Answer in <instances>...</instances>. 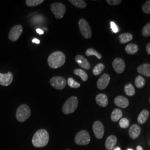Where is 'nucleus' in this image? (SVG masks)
Returning a JSON list of instances; mask_svg holds the SVG:
<instances>
[{
  "instance_id": "obj_1",
  "label": "nucleus",
  "mask_w": 150,
  "mask_h": 150,
  "mask_svg": "<svg viewBox=\"0 0 150 150\" xmlns=\"http://www.w3.org/2000/svg\"><path fill=\"white\" fill-rule=\"evenodd\" d=\"M49 134L48 132L44 129L38 130L32 137L33 145L36 147H43L48 144Z\"/></svg>"
},
{
  "instance_id": "obj_2",
  "label": "nucleus",
  "mask_w": 150,
  "mask_h": 150,
  "mask_svg": "<svg viewBox=\"0 0 150 150\" xmlns=\"http://www.w3.org/2000/svg\"><path fill=\"white\" fill-rule=\"evenodd\" d=\"M66 57L64 54L61 51H55L48 56L47 62L49 66L54 69L62 66L65 63Z\"/></svg>"
},
{
  "instance_id": "obj_3",
  "label": "nucleus",
  "mask_w": 150,
  "mask_h": 150,
  "mask_svg": "<svg viewBox=\"0 0 150 150\" xmlns=\"http://www.w3.org/2000/svg\"><path fill=\"white\" fill-rule=\"evenodd\" d=\"M79 101L77 97L71 96L67 100L62 107V111L64 114H70L75 112L78 107Z\"/></svg>"
},
{
  "instance_id": "obj_4",
  "label": "nucleus",
  "mask_w": 150,
  "mask_h": 150,
  "mask_svg": "<svg viewBox=\"0 0 150 150\" xmlns=\"http://www.w3.org/2000/svg\"><path fill=\"white\" fill-rule=\"evenodd\" d=\"M31 115V110L26 104H23L18 107L16 112V119L20 122L26 121Z\"/></svg>"
},
{
  "instance_id": "obj_5",
  "label": "nucleus",
  "mask_w": 150,
  "mask_h": 150,
  "mask_svg": "<svg viewBox=\"0 0 150 150\" xmlns=\"http://www.w3.org/2000/svg\"><path fill=\"white\" fill-rule=\"evenodd\" d=\"M50 8L55 17L57 19L62 18L66 11V8L64 4L59 2H55L51 4Z\"/></svg>"
},
{
  "instance_id": "obj_6",
  "label": "nucleus",
  "mask_w": 150,
  "mask_h": 150,
  "mask_svg": "<svg viewBox=\"0 0 150 150\" xmlns=\"http://www.w3.org/2000/svg\"><path fill=\"white\" fill-rule=\"evenodd\" d=\"M90 141V136L86 130L81 131L76 134L75 137V143L78 145H88Z\"/></svg>"
},
{
  "instance_id": "obj_7",
  "label": "nucleus",
  "mask_w": 150,
  "mask_h": 150,
  "mask_svg": "<svg viewBox=\"0 0 150 150\" xmlns=\"http://www.w3.org/2000/svg\"><path fill=\"white\" fill-rule=\"evenodd\" d=\"M79 26L80 28L81 33L83 37L88 39L92 36L91 28L86 20L81 18L79 22Z\"/></svg>"
},
{
  "instance_id": "obj_8",
  "label": "nucleus",
  "mask_w": 150,
  "mask_h": 150,
  "mask_svg": "<svg viewBox=\"0 0 150 150\" xmlns=\"http://www.w3.org/2000/svg\"><path fill=\"white\" fill-rule=\"evenodd\" d=\"M50 82L54 88L59 90L64 89L67 84L66 79L61 76H54L51 79Z\"/></svg>"
},
{
  "instance_id": "obj_9",
  "label": "nucleus",
  "mask_w": 150,
  "mask_h": 150,
  "mask_svg": "<svg viewBox=\"0 0 150 150\" xmlns=\"http://www.w3.org/2000/svg\"><path fill=\"white\" fill-rule=\"evenodd\" d=\"M22 32L23 27L21 25H18L14 26L13 27L11 28V30L9 33V39L11 41H16L20 37Z\"/></svg>"
},
{
  "instance_id": "obj_10",
  "label": "nucleus",
  "mask_w": 150,
  "mask_h": 150,
  "mask_svg": "<svg viewBox=\"0 0 150 150\" xmlns=\"http://www.w3.org/2000/svg\"><path fill=\"white\" fill-rule=\"evenodd\" d=\"M92 129L97 139H102L104 134V126L102 122L100 121H95L93 125Z\"/></svg>"
},
{
  "instance_id": "obj_11",
  "label": "nucleus",
  "mask_w": 150,
  "mask_h": 150,
  "mask_svg": "<svg viewBox=\"0 0 150 150\" xmlns=\"http://www.w3.org/2000/svg\"><path fill=\"white\" fill-rule=\"evenodd\" d=\"M112 66L115 71L119 74L123 73L125 69V63L121 58H116L113 60Z\"/></svg>"
},
{
  "instance_id": "obj_12",
  "label": "nucleus",
  "mask_w": 150,
  "mask_h": 150,
  "mask_svg": "<svg viewBox=\"0 0 150 150\" xmlns=\"http://www.w3.org/2000/svg\"><path fill=\"white\" fill-rule=\"evenodd\" d=\"M110 81V77L109 75L107 74H105L102 75L97 82V86L100 90H104L105 89L109 84Z\"/></svg>"
},
{
  "instance_id": "obj_13",
  "label": "nucleus",
  "mask_w": 150,
  "mask_h": 150,
  "mask_svg": "<svg viewBox=\"0 0 150 150\" xmlns=\"http://www.w3.org/2000/svg\"><path fill=\"white\" fill-rule=\"evenodd\" d=\"M13 75L11 72L7 74L0 73V85L2 86H9L13 81Z\"/></svg>"
},
{
  "instance_id": "obj_14",
  "label": "nucleus",
  "mask_w": 150,
  "mask_h": 150,
  "mask_svg": "<svg viewBox=\"0 0 150 150\" xmlns=\"http://www.w3.org/2000/svg\"><path fill=\"white\" fill-rule=\"evenodd\" d=\"M75 61L82 68L87 70L90 69V64L84 56L78 54L75 57Z\"/></svg>"
},
{
  "instance_id": "obj_15",
  "label": "nucleus",
  "mask_w": 150,
  "mask_h": 150,
  "mask_svg": "<svg viewBox=\"0 0 150 150\" xmlns=\"http://www.w3.org/2000/svg\"><path fill=\"white\" fill-rule=\"evenodd\" d=\"M115 104L119 107L125 108L128 107L129 105V101L128 99L125 97L122 96H117L114 100Z\"/></svg>"
},
{
  "instance_id": "obj_16",
  "label": "nucleus",
  "mask_w": 150,
  "mask_h": 150,
  "mask_svg": "<svg viewBox=\"0 0 150 150\" xmlns=\"http://www.w3.org/2000/svg\"><path fill=\"white\" fill-rule=\"evenodd\" d=\"M129 135L132 139H136L141 133V128L137 124L132 125L129 129Z\"/></svg>"
},
{
  "instance_id": "obj_17",
  "label": "nucleus",
  "mask_w": 150,
  "mask_h": 150,
  "mask_svg": "<svg viewBox=\"0 0 150 150\" xmlns=\"http://www.w3.org/2000/svg\"><path fill=\"white\" fill-rule=\"evenodd\" d=\"M117 138L114 135H111L107 137L105 142V147L107 150H113L117 143Z\"/></svg>"
},
{
  "instance_id": "obj_18",
  "label": "nucleus",
  "mask_w": 150,
  "mask_h": 150,
  "mask_svg": "<svg viewBox=\"0 0 150 150\" xmlns=\"http://www.w3.org/2000/svg\"><path fill=\"white\" fill-rule=\"evenodd\" d=\"M96 103L101 107H106L108 103L107 96L103 93H100L96 97Z\"/></svg>"
},
{
  "instance_id": "obj_19",
  "label": "nucleus",
  "mask_w": 150,
  "mask_h": 150,
  "mask_svg": "<svg viewBox=\"0 0 150 150\" xmlns=\"http://www.w3.org/2000/svg\"><path fill=\"white\" fill-rule=\"evenodd\" d=\"M137 71L141 75L147 77H150V64H141L137 67Z\"/></svg>"
},
{
  "instance_id": "obj_20",
  "label": "nucleus",
  "mask_w": 150,
  "mask_h": 150,
  "mask_svg": "<svg viewBox=\"0 0 150 150\" xmlns=\"http://www.w3.org/2000/svg\"><path fill=\"white\" fill-rule=\"evenodd\" d=\"M118 38L120 42L124 44L131 41L133 39V36L131 33H123L119 35Z\"/></svg>"
},
{
  "instance_id": "obj_21",
  "label": "nucleus",
  "mask_w": 150,
  "mask_h": 150,
  "mask_svg": "<svg viewBox=\"0 0 150 150\" xmlns=\"http://www.w3.org/2000/svg\"><path fill=\"white\" fill-rule=\"evenodd\" d=\"M149 111L147 110H144L141 112L139 113V115L137 118V121L139 124H144L145 123L147 118L149 116Z\"/></svg>"
},
{
  "instance_id": "obj_22",
  "label": "nucleus",
  "mask_w": 150,
  "mask_h": 150,
  "mask_svg": "<svg viewBox=\"0 0 150 150\" xmlns=\"http://www.w3.org/2000/svg\"><path fill=\"white\" fill-rule=\"evenodd\" d=\"M125 51L129 54H134L138 52L139 47L134 43H129L126 46Z\"/></svg>"
},
{
  "instance_id": "obj_23",
  "label": "nucleus",
  "mask_w": 150,
  "mask_h": 150,
  "mask_svg": "<svg viewBox=\"0 0 150 150\" xmlns=\"http://www.w3.org/2000/svg\"><path fill=\"white\" fill-rule=\"evenodd\" d=\"M122 117V112L119 108L115 109L111 113V118L113 122H117Z\"/></svg>"
},
{
  "instance_id": "obj_24",
  "label": "nucleus",
  "mask_w": 150,
  "mask_h": 150,
  "mask_svg": "<svg viewBox=\"0 0 150 150\" xmlns=\"http://www.w3.org/2000/svg\"><path fill=\"white\" fill-rule=\"evenodd\" d=\"M125 92L129 96H132L135 94L134 87L131 83H127L125 86Z\"/></svg>"
},
{
  "instance_id": "obj_25",
  "label": "nucleus",
  "mask_w": 150,
  "mask_h": 150,
  "mask_svg": "<svg viewBox=\"0 0 150 150\" xmlns=\"http://www.w3.org/2000/svg\"><path fill=\"white\" fill-rule=\"evenodd\" d=\"M69 2L75 7L80 8H84L87 6L85 1L83 0H70Z\"/></svg>"
},
{
  "instance_id": "obj_26",
  "label": "nucleus",
  "mask_w": 150,
  "mask_h": 150,
  "mask_svg": "<svg viewBox=\"0 0 150 150\" xmlns=\"http://www.w3.org/2000/svg\"><path fill=\"white\" fill-rule=\"evenodd\" d=\"M74 74L81 77L83 81H86L88 79V75L84 70L81 69H76L74 70Z\"/></svg>"
},
{
  "instance_id": "obj_27",
  "label": "nucleus",
  "mask_w": 150,
  "mask_h": 150,
  "mask_svg": "<svg viewBox=\"0 0 150 150\" xmlns=\"http://www.w3.org/2000/svg\"><path fill=\"white\" fill-rule=\"evenodd\" d=\"M135 85L136 86L139 88H141L144 87L145 85V80L144 78H143L141 76H137L136 77L135 79Z\"/></svg>"
},
{
  "instance_id": "obj_28",
  "label": "nucleus",
  "mask_w": 150,
  "mask_h": 150,
  "mask_svg": "<svg viewBox=\"0 0 150 150\" xmlns=\"http://www.w3.org/2000/svg\"><path fill=\"white\" fill-rule=\"evenodd\" d=\"M86 55L87 56H95L97 57L98 59H101L102 55L99 54L97 51L94 50L93 48H88L86 50Z\"/></svg>"
},
{
  "instance_id": "obj_29",
  "label": "nucleus",
  "mask_w": 150,
  "mask_h": 150,
  "mask_svg": "<svg viewBox=\"0 0 150 150\" xmlns=\"http://www.w3.org/2000/svg\"><path fill=\"white\" fill-rule=\"evenodd\" d=\"M105 69V65L103 64H98L93 68L92 72L95 76H98L101 74L102 71Z\"/></svg>"
},
{
  "instance_id": "obj_30",
  "label": "nucleus",
  "mask_w": 150,
  "mask_h": 150,
  "mask_svg": "<svg viewBox=\"0 0 150 150\" xmlns=\"http://www.w3.org/2000/svg\"><path fill=\"white\" fill-rule=\"evenodd\" d=\"M43 2V0H27L26 4L29 7H34L42 4Z\"/></svg>"
},
{
  "instance_id": "obj_31",
  "label": "nucleus",
  "mask_w": 150,
  "mask_h": 150,
  "mask_svg": "<svg viewBox=\"0 0 150 150\" xmlns=\"http://www.w3.org/2000/svg\"><path fill=\"white\" fill-rule=\"evenodd\" d=\"M67 84L69 85V86L71 87V88H78L80 87V84L79 83H78L77 82H76V81L74 80L72 78L70 77L67 80Z\"/></svg>"
},
{
  "instance_id": "obj_32",
  "label": "nucleus",
  "mask_w": 150,
  "mask_h": 150,
  "mask_svg": "<svg viewBox=\"0 0 150 150\" xmlns=\"http://www.w3.org/2000/svg\"><path fill=\"white\" fill-rule=\"evenodd\" d=\"M129 125V120L126 118H121L119 122V125L122 129H126L128 127Z\"/></svg>"
},
{
  "instance_id": "obj_33",
  "label": "nucleus",
  "mask_w": 150,
  "mask_h": 150,
  "mask_svg": "<svg viewBox=\"0 0 150 150\" xmlns=\"http://www.w3.org/2000/svg\"><path fill=\"white\" fill-rule=\"evenodd\" d=\"M142 34L144 37H149L150 36V23H147L143 28Z\"/></svg>"
},
{
  "instance_id": "obj_34",
  "label": "nucleus",
  "mask_w": 150,
  "mask_h": 150,
  "mask_svg": "<svg viewBox=\"0 0 150 150\" xmlns=\"http://www.w3.org/2000/svg\"><path fill=\"white\" fill-rule=\"evenodd\" d=\"M142 10L146 14L150 13V0L147 1L142 6Z\"/></svg>"
},
{
  "instance_id": "obj_35",
  "label": "nucleus",
  "mask_w": 150,
  "mask_h": 150,
  "mask_svg": "<svg viewBox=\"0 0 150 150\" xmlns=\"http://www.w3.org/2000/svg\"><path fill=\"white\" fill-rule=\"evenodd\" d=\"M110 26H111V28L112 30V31L113 33H117L120 31V30L118 29L117 26L116 25V23L114 22L111 21L110 22Z\"/></svg>"
},
{
  "instance_id": "obj_36",
  "label": "nucleus",
  "mask_w": 150,
  "mask_h": 150,
  "mask_svg": "<svg viewBox=\"0 0 150 150\" xmlns=\"http://www.w3.org/2000/svg\"><path fill=\"white\" fill-rule=\"evenodd\" d=\"M107 3L110 5H118L122 2L121 0H107Z\"/></svg>"
},
{
  "instance_id": "obj_37",
  "label": "nucleus",
  "mask_w": 150,
  "mask_h": 150,
  "mask_svg": "<svg viewBox=\"0 0 150 150\" xmlns=\"http://www.w3.org/2000/svg\"><path fill=\"white\" fill-rule=\"evenodd\" d=\"M43 16L37 15V16H35V17H33V18H32L33 20L32 21L34 22H36V23H40V22L43 21Z\"/></svg>"
},
{
  "instance_id": "obj_38",
  "label": "nucleus",
  "mask_w": 150,
  "mask_h": 150,
  "mask_svg": "<svg viewBox=\"0 0 150 150\" xmlns=\"http://www.w3.org/2000/svg\"><path fill=\"white\" fill-rule=\"evenodd\" d=\"M146 50L147 54H150V42H149L146 45Z\"/></svg>"
},
{
  "instance_id": "obj_39",
  "label": "nucleus",
  "mask_w": 150,
  "mask_h": 150,
  "mask_svg": "<svg viewBox=\"0 0 150 150\" xmlns=\"http://www.w3.org/2000/svg\"><path fill=\"white\" fill-rule=\"evenodd\" d=\"M36 32H38L39 35H43V31L40 28H37L36 29Z\"/></svg>"
},
{
  "instance_id": "obj_40",
  "label": "nucleus",
  "mask_w": 150,
  "mask_h": 150,
  "mask_svg": "<svg viewBox=\"0 0 150 150\" xmlns=\"http://www.w3.org/2000/svg\"><path fill=\"white\" fill-rule=\"evenodd\" d=\"M32 42L33 43H36V44H39L40 41L39 40H38L37 38H34L33 40H32Z\"/></svg>"
},
{
  "instance_id": "obj_41",
  "label": "nucleus",
  "mask_w": 150,
  "mask_h": 150,
  "mask_svg": "<svg viewBox=\"0 0 150 150\" xmlns=\"http://www.w3.org/2000/svg\"><path fill=\"white\" fill-rule=\"evenodd\" d=\"M136 150H143V149H142V147L141 146H138L137 147Z\"/></svg>"
},
{
  "instance_id": "obj_42",
  "label": "nucleus",
  "mask_w": 150,
  "mask_h": 150,
  "mask_svg": "<svg viewBox=\"0 0 150 150\" xmlns=\"http://www.w3.org/2000/svg\"><path fill=\"white\" fill-rule=\"evenodd\" d=\"M113 150H121V149L119 147H115L114 149H113Z\"/></svg>"
},
{
  "instance_id": "obj_43",
  "label": "nucleus",
  "mask_w": 150,
  "mask_h": 150,
  "mask_svg": "<svg viewBox=\"0 0 150 150\" xmlns=\"http://www.w3.org/2000/svg\"><path fill=\"white\" fill-rule=\"evenodd\" d=\"M132 150V149H128V150Z\"/></svg>"
},
{
  "instance_id": "obj_44",
  "label": "nucleus",
  "mask_w": 150,
  "mask_h": 150,
  "mask_svg": "<svg viewBox=\"0 0 150 150\" xmlns=\"http://www.w3.org/2000/svg\"></svg>"
},
{
  "instance_id": "obj_45",
  "label": "nucleus",
  "mask_w": 150,
  "mask_h": 150,
  "mask_svg": "<svg viewBox=\"0 0 150 150\" xmlns=\"http://www.w3.org/2000/svg\"></svg>"
}]
</instances>
